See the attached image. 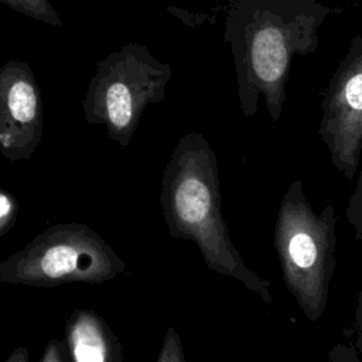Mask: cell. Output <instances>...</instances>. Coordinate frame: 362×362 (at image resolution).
I'll use <instances>...</instances> for the list:
<instances>
[{
  "label": "cell",
  "mask_w": 362,
  "mask_h": 362,
  "mask_svg": "<svg viewBox=\"0 0 362 362\" xmlns=\"http://www.w3.org/2000/svg\"><path fill=\"white\" fill-rule=\"evenodd\" d=\"M240 112L250 119L263 99L269 119L280 120L296 57L317 51L320 31L339 11L318 0H219Z\"/></svg>",
  "instance_id": "1"
},
{
  "label": "cell",
  "mask_w": 362,
  "mask_h": 362,
  "mask_svg": "<svg viewBox=\"0 0 362 362\" xmlns=\"http://www.w3.org/2000/svg\"><path fill=\"white\" fill-rule=\"evenodd\" d=\"M219 187L218 160L209 141L198 132L184 134L161 174L160 202L167 223L174 233L192 238L214 269L239 279L272 305L269 280L245 266L229 239Z\"/></svg>",
  "instance_id": "2"
},
{
  "label": "cell",
  "mask_w": 362,
  "mask_h": 362,
  "mask_svg": "<svg viewBox=\"0 0 362 362\" xmlns=\"http://www.w3.org/2000/svg\"><path fill=\"white\" fill-rule=\"evenodd\" d=\"M337 212L327 201L320 212L311 206L301 180L284 191L273 230V246L286 287L303 314L318 321L328 303L337 266Z\"/></svg>",
  "instance_id": "3"
},
{
  "label": "cell",
  "mask_w": 362,
  "mask_h": 362,
  "mask_svg": "<svg viewBox=\"0 0 362 362\" xmlns=\"http://www.w3.org/2000/svg\"><path fill=\"white\" fill-rule=\"evenodd\" d=\"M173 78L168 62L157 59L139 42H129L96 62L82 100L85 122L102 124L120 147L132 137L150 105L165 98Z\"/></svg>",
  "instance_id": "4"
},
{
  "label": "cell",
  "mask_w": 362,
  "mask_h": 362,
  "mask_svg": "<svg viewBox=\"0 0 362 362\" xmlns=\"http://www.w3.org/2000/svg\"><path fill=\"white\" fill-rule=\"evenodd\" d=\"M317 133L334 168L354 181L362 160V34L351 40L327 85Z\"/></svg>",
  "instance_id": "5"
},
{
  "label": "cell",
  "mask_w": 362,
  "mask_h": 362,
  "mask_svg": "<svg viewBox=\"0 0 362 362\" xmlns=\"http://www.w3.org/2000/svg\"><path fill=\"white\" fill-rule=\"evenodd\" d=\"M41 89L27 62L0 66V156L11 163L28 160L42 139Z\"/></svg>",
  "instance_id": "6"
},
{
  "label": "cell",
  "mask_w": 362,
  "mask_h": 362,
  "mask_svg": "<svg viewBox=\"0 0 362 362\" xmlns=\"http://www.w3.org/2000/svg\"><path fill=\"white\" fill-rule=\"evenodd\" d=\"M0 3L35 21L52 27L62 25V18L58 16L49 0H0Z\"/></svg>",
  "instance_id": "7"
},
{
  "label": "cell",
  "mask_w": 362,
  "mask_h": 362,
  "mask_svg": "<svg viewBox=\"0 0 362 362\" xmlns=\"http://www.w3.org/2000/svg\"><path fill=\"white\" fill-rule=\"evenodd\" d=\"M76 362H105V351L102 342L92 334L78 331L72 341Z\"/></svg>",
  "instance_id": "8"
},
{
  "label": "cell",
  "mask_w": 362,
  "mask_h": 362,
  "mask_svg": "<svg viewBox=\"0 0 362 362\" xmlns=\"http://www.w3.org/2000/svg\"><path fill=\"white\" fill-rule=\"evenodd\" d=\"M345 216L348 223L354 228V235L356 240H362V163L356 177L354 191L349 197Z\"/></svg>",
  "instance_id": "9"
},
{
  "label": "cell",
  "mask_w": 362,
  "mask_h": 362,
  "mask_svg": "<svg viewBox=\"0 0 362 362\" xmlns=\"http://www.w3.org/2000/svg\"><path fill=\"white\" fill-rule=\"evenodd\" d=\"M17 208L18 205L14 197L7 191L0 189V232L13 222Z\"/></svg>",
  "instance_id": "10"
},
{
  "label": "cell",
  "mask_w": 362,
  "mask_h": 362,
  "mask_svg": "<svg viewBox=\"0 0 362 362\" xmlns=\"http://www.w3.org/2000/svg\"><path fill=\"white\" fill-rule=\"evenodd\" d=\"M327 362H359V354L354 342H339L328 352Z\"/></svg>",
  "instance_id": "11"
},
{
  "label": "cell",
  "mask_w": 362,
  "mask_h": 362,
  "mask_svg": "<svg viewBox=\"0 0 362 362\" xmlns=\"http://www.w3.org/2000/svg\"><path fill=\"white\" fill-rule=\"evenodd\" d=\"M352 328H354V341L352 342H354L358 354H362V294H361L356 308H355Z\"/></svg>",
  "instance_id": "12"
}]
</instances>
